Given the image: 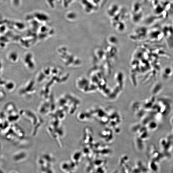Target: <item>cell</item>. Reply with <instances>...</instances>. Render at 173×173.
Returning <instances> with one entry per match:
<instances>
[{
	"label": "cell",
	"mask_w": 173,
	"mask_h": 173,
	"mask_svg": "<svg viewBox=\"0 0 173 173\" xmlns=\"http://www.w3.org/2000/svg\"><path fill=\"white\" fill-rule=\"evenodd\" d=\"M166 9L169 14L173 15V2L167 1Z\"/></svg>",
	"instance_id": "obj_1"
},
{
	"label": "cell",
	"mask_w": 173,
	"mask_h": 173,
	"mask_svg": "<svg viewBox=\"0 0 173 173\" xmlns=\"http://www.w3.org/2000/svg\"><path fill=\"white\" fill-rule=\"evenodd\" d=\"M148 1L151 2L153 7L157 5L160 2V0H148Z\"/></svg>",
	"instance_id": "obj_2"
}]
</instances>
